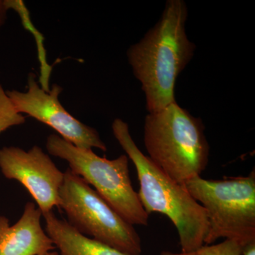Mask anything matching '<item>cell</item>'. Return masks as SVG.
Wrapping results in <instances>:
<instances>
[{"label": "cell", "mask_w": 255, "mask_h": 255, "mask_svg": "<svg viewBox=\"0 0 255 255\" xmlns=\"http://www.w3.org/2000/svg\"><path fill=\"white\" fill-rule=\"evenodd\" d=\"M188 16L184 0H167L155 26L127 50L128 61L141 84L148 113L176 102L177 79L196 49L186 31Z\"/></svg>", "instance_id": "cell-1"}, {"label": "cell", "mask_w": 255, "mask_h": 255, "mask_svg": "<svg viewBox=\"0 0 255 255\" xmlns=\"http://www.w3.org/2000/svg\"><path fill=\"white\" fill-rule=\"evenodd\" d=\"M112 131L119 145L136 169L139 199L147 214L165 215L177 230L182 252L204 246L208 228L204 208L190 195L186 187L169 177L138 148L130 135L128 124L116 119Z\"/></svg>", "instance_id": "cell-2"}, {"label": "cell", "mask_w": 255, "mask_h": 255, "mask_svg": "<svg viewBox=\"0 0 255 255\" xmlns=\"http://www.w3.org/2000/svg\"><path fill=\"white\" fill-rule=\"evenodd\" d=\"M205 127L177 102L144 121L143 142L147 157L175 182L184 185L201 176L209 161Z\"/></svg>", "instance_id": "cell-3"}, {"label": "cell", "mask_w": 255, "mask_h": 255, "mask_svg": "<svg viewBox=\"0 0 255 255\" xmlns=\"http://www.w3.org/2000/svg\"><path fill=\"white\" fill-rule=\"evenodd\" d=\"M207 214L204 245L223 238L243 246L255 241V173L247 177L206 179L201 176L184 184Z\"/></svg>", "instance_id": "cell-4"}, {"label": "cell", "mask_w": 255, "mask_h": 255, "mask_svg": "<svg viewBox=\"0 0 255 255\" xmlns=\"http://www.w3.org/2000/svg\"><path fill=\"white\" fill-rule=\"evenodd\" d=\"M50 155L68 162L69 169L83 179L127 222L147 226L149 215L134 190L129 173V158L122 155L114 159L100 157L92 149L79 148L58 134L46 140Z\"/></svg>", "instance_id": "cell-5"}, {"label": "cell", "mask_w": 255, "mask_h": 255, "mask_svg": "<svg viewBox=\"0 0 255 255\" xmlns=\"http://www.w3.org/2000/svg\"><path fill=\"white\" fill-rule=\"evenodd\" d=\"M59 209L78 232L128 255H141V240L87 182L68 169L59 193Z\"/></svg>", "instance_id": "cell-6"}, {"label": "cell", "mask_w": 255, "mask_h": 255, "mask_svg": "<svg viewBox=\"0 0 255 255\" xmlns=\"http://www.w3.org/2000/svg\"><path fill=\"white\" fill-rule=\"evenodd\" d=\"M63 90L57 84L49 90H45L37 82L36 75L30 73L26 92L8 90L6 95L18 113L46 124L66 141L79 148H97L106 152L107 145L97 130L75 118L60 103L59 96Z\"/></svg>", "instance_id": "cell-7"}, {"label": "cell", "mask_w": 255, "mask_h": 255, "mask_svg": "<svg viewBox=\"0 0 255 255\" xmlns=\"http://www.w3.org/2000/svg\"><path fill=\"white\" fill-rule=\"evenodd\" d=\"M0 170L6 179L16 180L26 188L42 215L59 207V193L64 172L39 146L28 150L16 146L0 149Z\"/></svg>", "instance_id": "cell-8"}, {"label": "cell", "mask_w": 255, "mask_h": 255, "mask_svg": "<svg viewBox=\"0 0 255 255\" xmlns=\"http://www.w3.org/2000/svg\"><path fill=\"white\" fill-rule=\"evenodd\" d=\"M42 216L41 210L30 201L13 226L0 216V255H40L54 251V243L42 228Z\"/></svg>", "instance_id": "cell-9"}, {"label": "cell", "mask_w": 255, "mask_h": 255, "mask_svg": "<svg viewBox=\"0 0 255 255\" xmlns=\"http://www.w3.org/2000/svg\"><path fill=\"white\" fill-rule=\"evenodd\" d=\"M43 216L46 222L45 231L60 255H128L83 236L68 221L57 218L53 211Z\"/></svg>", "instance_id": "cell-10"}, {"label": "cell", "mask_w": 255, "mask_h": 255, "mask_svg": "<svg viewBox=\"0 0 255 255\" xmlns=\"http://www.w3.org/2000/svg\"><path fill=\"white\" fill-rule=\"evenodd\" d=\"M158 255H242V246L237 242L224 240L222 243L204 245L190 252L162 251Z\"/></svg>", "instance_id": "cell-11"}, {"label": "cell", "mask_w": 255, "mask_h": 255, "mask_svg": "<svg viewBox=\"0 0 255 255\" xmlns=\"http://www.w3.org/2000/svg\"><path fill=\"white\" fill-rule=\"evenodd\" d=\"M25 122L26 117L16 112L0 83V134L10 128L21 125Z\"/></svg>", "instance_id": "cell-12"}, {"label": "cell", "mask_w": 255, "mask_h": 255, "mask_svg": "<svg viewBox=\"0 0 255 255\" xmlns=\"http://www.w3.org/2000/svg\"><path fill=\"white\" fill-rule=\"evenodd\" d=\"M11 8V0H0V30L7 19V12Z\"/></svg>", "instance_id": "cell-13"}, {"label": "cell", "mask_w": 255, "mask_h": 255, "mask_svg": "<svg viewBox=\"0 0 255 255\" xmlns=\"http://www.w3.org/2000/svg\"><path fill=\"white\" fill-rule=\"evenodd\" d=\"M242 255H255V241L242 248Z\"/></svg>", "instance_id": "cell-14"}, {"label": "cell", "mask_w": 255, "mask_h": 255, "mask_svg": "<svg viewBox=\"0 0 255 255\" xmlns=\"http://www.w3.org/2000/svg\"><path fill=\"white\" fill-rule=\"evenodd\" d=\"M40 255H60L59 253H57V252L54 251H50L48 252V253H44V254H42Z\"/></svg>", "instance_id": "cell-15"}]
</instances>
